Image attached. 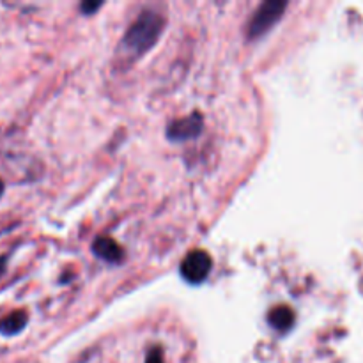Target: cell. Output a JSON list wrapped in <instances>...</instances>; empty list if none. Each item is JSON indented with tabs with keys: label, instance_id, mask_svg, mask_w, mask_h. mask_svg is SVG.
<instances>
[{
	"label": "cell",
	"instance_id": "ba28073f",
	"mask_svg": "<svg viewBox=\"0 0 363 363\" xmlns=\"http://www.w3.org/2000/svg\"><path fill=\"white\" fill-rule=\"evenodd\" d=\"M145 363H165L163 362L162 347H155V350L149 351L147 358H145Z\"/></svg>",
	"mask_w": 363,
	"mask_h": 363
},
{
	"label": "cell",
	"instance_id": "30bf717a",
	"mask_svg": "<svg viewBox=\"0 0 363 363\" xmlns=\"http://www.w3.org/2000/svg\"><path fill=\"white\" fill-rule=\"evenodd\" d=\"M7 261H9V255H0V277H2L4 273H6Z\"/></svg>",
	"mask_w": 363,
	"mask_h": 363
},
{
	"label": "cell",
	"instance_id": "5b68a950",
	"mask_svg": "<svg viewBox=\"0 0 363 363\" xmlns=\"http://www.w3.org/2000/svg\"><path fill=\"white\" fill-rule=\"evenodd\" d=\"M92 252L106 262H121L124 257L123 248L110 238H98L92 245Z\"/></svg>",
	"mask_w": 363,
	"mask_h": 363
},
{
	"label": "cell",
	"instance_id": "9c48e42d",
	"mask_svg": "<svg viewBox=\"0 0 363 363\" xmlns=\"http://www.w3.org/2000/svg\"><path fill=\"white\" fill-rule=\"evenodd\" d=\"M101 6V4H98V2H91V4H84V6H82V11H84V13H87V14H91V11H94V9H98V7Z\"/></svg>",
	"mask_w": 363,
	"mask_h": 363
},
{
	"label": "cell",
	"instance_id": "277c9868",
	"mask_svg": "<svg viewBox=\"0 0 363 363\" xmlns=\"http://www.w3.org/2000/svg\"><path fill=\"white\" fill-rule=\"evenodd\" d=\"M202 126H204L202 116L194 112L184 119L174 121L167 130V135H169L170 140H188V138H195L197 135H201Z\"/></svg>",
	"mask_w": 363,
	"mask_h": 363
},
{
	"label": "cell",
	"instance_id": "52a82bcc",
	"mask_svg": "<svg viewBox=\"0 0 363 363\" xmlns=\"http://www.w3.org/2000/svg\"><path fill=\"white\" fill-rule=\"evenodd\" d=\"M268 321L277 332H287L294 325V312L289 307H275L268 315Z\"/></svg>",
	"mask_w": 363,
	"mask_h": 363
},
{
	"label": "cell",
	"instance_id": "8fae6325",
	"mask_svg": "<svg viewBox=\"0 0 363 363\" xmlns=\"http://www.w3.org/2000/svg\"><path fill=\"white\" fill-rule=\"evenodd\" d=\"M4 190H6V184H4V181L0 179V199H2V195H4Z\"/></svg>",
	"mask_w": 363,
	"mask_h": 363
},
{
	"label": "cell",
	"instance_id": "7a4b0ae2",
	"mask_svg": "<svg viewBox=\"0 0 363 363\" xmlns=\"http://www.w3.org/2000/svg\"><path fill=\"white\" fill-rule=\"evenodd\" d=\"M286 7L287 4L282 2V0H268V2L261 4V7L255 11L250 23H248V35L250 38H261L262 34H266L282 18Z\"/></svg>",
	"mask_w": 363,
	"mask_h": 363
},
{
	"label": "cell",
	"instance_id": "8992f818",
	"mask_svg": "<svg viewBox=\"0 0 363 363\" xmlns=\"http://www.w3.org/2000/svg\"><path fill=\"white\" fill-rule=\"evenodd\" d=\"M28 323V315L25 311H14L4 319H0V335L14 337L25 330Z\"/></svg>",
	"mask_w": 363,
	"mask_h": 363
},
{
	"label": "cell",
	"instance_id": "3957f363",
	"mask_svg": "<svg viewBox=\"0 0 363 363\" xmlns=\"http://www.w3.org/2000/svg\"><path fill=\"white\" fill-rule=\"evenodd\" d=\"M213 261L209 257L208 252L204 250H194L184 257L181 262V275L186 282L190 284H201L206 280V277L211 272Z\"/></svg>",
	"mask_w": 363,
	"mask_h": 363
},
{
	"label": "cell",
	"instance_id": "6da1fadb",
	"mask_svg": "<svg viewBox=\"0 0 363 363\" xmlns=\"http://www.w3.org/2000/svg\"><path fill=\"white\" fill-rule=\"evenodd\" d=\"M163 27H165V20L158 13L144 11L126 32L123 46L131 55H142L155 46V43L162 35Z\"/></svg>",
	"mask_w": 363,
	"mask_h": 363
}]
</instances>
